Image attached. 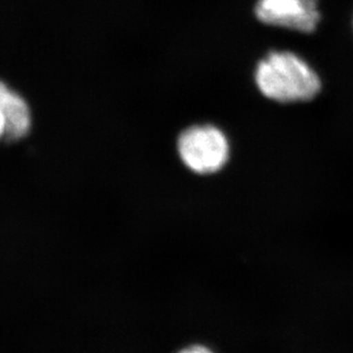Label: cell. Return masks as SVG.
<instances>
[{"label":"cell","mask_w":353,"mask_h":353,"mask_svg":"<svg viewBox=\"0 0 353 353\" xmlns=\"http://www.w3.org/2000/svg\"><path fill=\"white\" fill-rule=\"evenodd\" d=\"M0 134L8 142L20 140L30 130V110L27 102L3 83L0 90Z\"/></svg>","instance_id":"obj_4"},{"label":"cell","mask_w":353,"mask_h":353,"mask_svg":"<svg viewBox=\"0 0 353 353\" xmlns=\"http://www.w3.org/2000/svg\"><path fill=\"white\" fill-rule=\"evenodd\" d=\"M181 159L196 173L210 174L227 163L230 147L222 130L212 125L189 127L177 140Z\"/></svg>","instance_id":"obj_2"},{"label":"cell","mask_w":353,"mask_h":353,"mask_svg":"<svg viewBox=\"0 0 353 353\" xmlns=\"http://www.w3.org/2000/svg\"><path fill=\"white\" fill-rule=\"evenodd\" d=\"M180 353H212L210 350H207L206 347H189L187 350L182 351Z\"/></svg>","instance_id":"obj_5"},{"label":"cell","mask_w":353,"mask_h":353,"mask_svg":"<svg viewBox=\"0 0 353 353\" xmlns=\"http://www.w3.org/2000/svg\"><path fill=\"white\" fill-rule=\"evenodd\" d=\"M255 14L262 23L311 34L320 21L318 0H259Z\"/></svg>","instance_id":"obj_3"},{"label":"cell","mask_w":353,"mask_h":353,"mask_svg":"<svg viewBox=\"0 0 353 353\" xmlns=\"http://www.w3.org/2000/svg\"><path fill=\"white\" fill-rule=\"evenodd\" d=\"M255 83L264 97L279 103L314 100L321 81L307 61L288 50H274L257 64Z\"/></svg>","instance_id":"obj_1"}]
</instances>
